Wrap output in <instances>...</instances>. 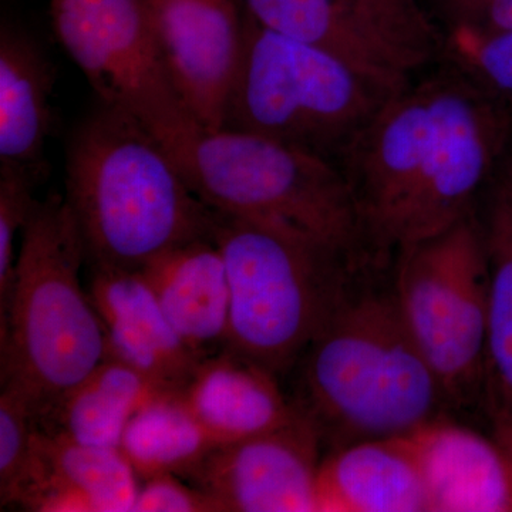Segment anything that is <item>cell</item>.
<instances>
[{"mask_svg": "<svg viewBox=\"0 0 512 512\" xmlns=\"http://www.w3.org/2000/svg\"><path fill=\"white\" fill-rule=\"evenodd\" d=\"M50 16L99 103L133 116L165 150L202 127L175 89L147 0H50Z\"/></svg>", "mask_w": 512, "mask_h": 512, "instance_id": "ba28073f", "label": "cell"}, {"mask_svg": "<svg viewBox=\"0 0 512 512\" xmlns=\"http://www.w3.org/2000/svg\"><path fill=\"white\" fill-rule=\"evenodd\" d=\"M412 436L429 512H512V471L494 440L439 417Z\"/></svg>", "mask_w": 512, "mask_h": 512, "instance_id": "ac0fdd59", "label": "cell"}, {"mask_svg": "<svg viewBox=\"0 0 512 512\" xmlns=\"http://www.w3.org/2000/svg\"><path fill=\"white\" fill-rule=\"evenodd\" d=\"M483 229L490 271L487 369L512 410V167L498 180Z\"/></svg>", "mask_w": 512, "mask_h": 512, "instance_id": "603a6c76", "label": "cell"}, {"mask_svg": "<svg viewBox=\"0 0 512 512\" xmlns=\"http://www.w3.org/2000/svg\"><path fill=\"white\" fill-rule=\"evenodd\" d=\"M214 447L180 393L160 394L141 407L119 446L141 483L167 474L184 480Z\"/></svg>", "mask_w": 512, "mask_h": 512, "instance_id": "7402d4cb", "label": "cell"}, {"mask_svg": "<svg viewBox=\"0 0 512 512\" xmlns=\"http://www.w3.org/2000/svg\"><path fill=\"white\" fill-rule=\"evenodd\" d=\"M175 89L195 120L220 130L242 46L238 0H147Z\"/></svg>", "mask_w": 512, "mask_h": 512, "instance_id": "7c38bea8", "label": "cell"}, {"mask_svg": "<svg viewBox=\"0 0 512 512\" xmlns=\"http://www.w3.org/2000/svg\"><path fill=\"white\" fill-rule=\"evenodd\" d=\"M89 295L106 338V357L180 393L200 365L175 332L143 274L89 265Z\"/></svg>", "mask_w": 512, "mask_h": 512, "instance_id": "4fadbf2b", "label": "cell"}, {"mask_svg": "<svg viewBox=\"0 0 512 512\" xmlns=\"http://www.w3.org/2000/svg\"><path fill=\"white\" fill-rule=\"evenodd\" d=\"M393 291L448 402L466 399L487 369L490 296L484 229L473 212L400 248Z\"/></svg>", "mask_w": 512, "mask_h": 512, "instance_id": "52a82bcc", "label": "cell"}, {"mask_svg": "<svg viewBox=\"0 0 512 512\" xmlns=\"http://www.w3.org/2000/svg\"><path fill=\"white\" fill-rule=\"evenodd\" d=\"M241 10V53L221 128L330 161L345 157L393 96L335 56L272 32Z\"/></svg>", "mask_w": 512, "mask_h": 512, "instance_id": "5b68a950", "label": "cell"}, {"mask_svg": "<svg viewBox=\"0 0 512 512\" xmlns=\"http://www.w3.org/2000/svg\"><path fill=\"white\" fill-rule=\"evenodd\" d=\"M293 370V404L335 448L409 433L447 400L393 288L353 282Z\"/></svg>", "mask_w": 512, "mask_h": 512, "instance_id": "6da1fadb", "label": "cell"}, {"mask_svg": "<svg viewBox=\"0 0 512 512\" xmlns=\"http://www.w3.org/2000/svg\"><path fill=\"white\" fill-rule=\"evenodd\" d=\"M494 441L501 448L512 471V410L501 406L494 410Z\"/></svg>", "mask_w": 512, "mask_h": 512, "instance_id": "f546056e", "label": "cell"}, {"mask_svg": "<svg viewBox=\"0 0 512 512\" xmlns=\"http://www.w3.org/2000/svg\"><path fill=\"white\" fill-rule=\"evenodd\" d=\"M429 511L412 431L336 447L319 463L315 512Z\"/></svg>", "mask_w": 512, "mask_h": 512, "instance_id": "2e32d148", "label": "cell"}, {"mask_svg": "<svg viewBox=\"0 0 512 512\" xmlns=\"http://www.w3.org/2000/svg\"><path fill=\"white\" fill-rule=\"evenodd\" d=\"M259 25L316 47L394 96L409 89L412 64L346 0H238Z\"/></svg>", "mask_w": 512, "mask_h": 512, "instance_id": "9a60e30c", "label": "cell"}, {"mask_svg": "<svg viewBox=\"0 0 512 512\" xmlns=\"http://www.w3.org/2000/svg\"><path fill=\"white\" fill-rule=\"evenodd\" d=\"M433 131V84L406 89L380 107L345 156L370 238L382 247L423 174Z\"/></svg>", "mask_w": 512, "mask_h": 512, "instance_id": "8fae6325", "label": "cell"}, {"mask_svg": "<svg viewBox=\"0 0 512 512\" xmlns=\"http://www.w3.org/2000/svg\"><path fill=\"white\" fill-rule=\"evenodd\" d=\"M64 198L89 265L140 271L171 249L212 237L215 211L163 144L130 114L101 103L70 140Z\"/></svg>", "mask_w": 512, "mask_h": 512, "instance_id": "7a4b0ae2", "label": "cell"}, {"mask_svg": "<svg viewBox=\"0 0 512 512\" xmlns=\"http://www.w3.org/2000/svg\"><path fill=\"white\" fill-rule=\"evenodd\" d=\"M320 443L299 413L279 429L212 448L184 480L225 512H315Z\"/></svg>", "mask_w": 512, "mask_h": 512, "instance_id": "30bf717a", "label": "cell"}, {"mask_svg": "<svg viewBox=\"0 0 512 512\" xmlns=\"http://www.w3.org/2000/svg\"><path fill=\"white\" fill-rule=\"evenodd\" d=\"M40 183L29 171L0 165V311L8 303L18 259V238L35 207V190Z\"/></svg>", "mask_w": 512, "mask_h": 512, "instance_id": "484cf974", "label": "cell"}, {"mask_svg": "<svg viewBox=\"0 0 512 512\" xmlns=\"http://www.w3.org/2000/svg\"><path fill=\"white\" fill-rule=\"evenodd\" d=\"M167 153L212 211L266 225L359 266L372 238L335 161L225 128L198 127Z\"/></svg>", "mask_w": 512, "mask_h": 512, "instance_id": "277c9868", "label": "cell"}, {"mask_svg": "<svg viewBox=\"0 0 512 512\" xmlns=\"http://www.w3.org/2000/svg\"><path fill=\"white\" fill-rule=\"evenodd\" d=\"M86 247L66 198L37 200L20 237L15 275L0 311L2 384L28 397L36 417L106 357L99 313L82 285Z\"/></svg>", "mask_w": 512, "mask_h": 512, "instance_id": "3957f363", "label": "cell"}, {"mask_svg": "<svg viewBox=\"0 0 512 512\" xmlns=\"http://www.w3.org/2000/svg\"><path fill=\"white\" fill-rule=\"evenodd\" d=\"M180 478L167 474L143 481L133 512H225L212 495Z\"/></svg>", "mask_w": 512, "mask_h": 512, "instance_id": "83f0119b", "label": "cell"}, {"mask_svg": "<svg viewBox=\"0 0 512 512\" xmlns=\"http://www.w3.org/2000/svg\"><path fill=\"white\" fill-rule=\"evenodd\" d=\"M180 396L215 446L268 433L299 416L275 373L228 348L202 359Z\"/></svg>", "mask_w": 512, "mask_h": 512, "instance_id": "e0dca14e", "label": "cell"}, {"mask_svg": "<svg viewBox=\"0 0 512 512\" xmlns=\"http://www.w3.org/2000/svg\"><path fill=\"white\" fill-rule=\"evenodd\" d=\"M140 478L120 448L89 446L37 427L16 507L37 512L133 511Z\"/></svg>", "mask_w": 512, "mask_h": 512, "instance_id": "5bb4252c", "label": "cell"}, {"mask_svg": "<svg viewBox=\"0 0 512 512\" xmlns=\"http://www.w3.org/2000/svg\"><path fill=\"white\" fill-rule=\"evenodd\" d=\"M36 412L28 397L9 384L0 392V503L15 505L35 447Z\"/></svg>", "mask_w": 512, "mask_h": 512, "instance_id": "d4e9b609", "label": "cell"}, {"mask_svg": "<svg viewBox=\"0 0 512 512\" xmlns=\"http://www.w3.org/2000/svg\"><path fill=\"white\" fill-rule=\"evenodd\" d=\"M419 70L439 47V35L420 0H346Z\"/></svg>", "mask_w": 512, "mask_h": 512, "instance_id": "cb8c5ba5", "label": "cell"}, {"mask_svg": "<svg viewBox=\"0 0 512 512\" xmlns=\"http://www.w3.org/2000/svg\"><path fill=\"white\" fill-rule=\"evenodd\" d=\"M212 239L224 256L231 292L224 348L276 376L293 370L349 291L359 266L217 211Z\"/></svg>", "mask_w": 512, "mask_h": 512, "instance_id": "8992f818", "label": "cell"}, {"mask_svg": "<svg viewBox=\"0 0 512 512\" xmlns=\"http://www.w3.org/2000/svg\"><path fill=\"white\" fill-rule=\"evenodd\" d=\"M55 72L42 47L22 30L0 32V165L47 177Z\"/></svg>", "mask_w": 512, "mask_h": 512, "instance_id": "ffe728a7", "label": "cell"}, {"mask_svg": "<svg viewBox=\"0 0 512 512\" xmlns=\"http://www.w3.org/2000/svg\"><path fill=\"white\" fill-rule=\"evenodd\" d=\"M433 109V140L423 174L386 238V245L399 249L434 237L470 214L471 201L510 140V109L478 86L434 83Z\"/></svg>", "mask_w": 512, "mask_h": 512, "instance_id": "9c48e42d", "label": "cell"}, {"mask_svg": "<svg viewBox=\"0 0 512 512\" xmlns=\"http://www.w3.org/2000/svg\"><path fill=\"white\" fill-rule=\"evenodd\" d=\"M140 272L192 352L205 359L224 348L231 292L224 256L212 237L171 249Z\"/></svg>", "mask_w": 512, "mask_h": 512, "instance_id": "d6986e66", "label": "cell"}, {"mask_svg": "<svg viewBox=\"0 0 512 512\" xmlns=\"http://www.w3.org/2000/svg\"><path fill=\"white\" fill-rule=\"evenodd\" d=\"M168 392L153 380L104 357L96 369L49 410L36 417L39 429L89 446L119 448L134 414Z\"/></svg>", "mask_w": 512, "mask_h": 512, "instance_id": "44dd1931", "label": "cell"}, {"mask_svg": "<svg viewBox=\"0 0 512 512\" xmlns=\"http://www.w3.org/2000/svg\"><path fill=\"white\" fill-rule=\"evenodd\" d=\"M451 49L476 86L512 104V32L490 36L451 33Z\"/></svg>", "mask_w": 512, "mask_h": 512, "instance_id": "4316f807", "label": "cell"}, {"mask_svg": "<svg viewBox=\"0 0 512 512\" xmlns=\"http://www.w3.org/2000/svg\"><path fill=\"white\" fill-rule=\"evenodd\" d=\"M451 33L490 36L512 32V0H434Z\"/></svg>", "mask_w": 512, "mask_h": 512, "instance_id": "f1b7e54d", "label": "cell"}]
</instances>
